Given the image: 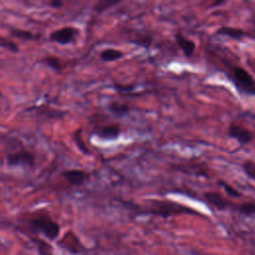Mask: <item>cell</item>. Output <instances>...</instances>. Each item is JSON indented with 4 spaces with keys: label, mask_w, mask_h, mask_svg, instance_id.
I'll list each match as a JSON object with an SVG mask.
<instances>
[{
    "label": "cell",
    "mask_w": 255,
    "mask_h": 255,
    "mask_svg": "<svg viewBox=\"0 0 255 255\" xmlns=\"http://www.w3.org/2000/svg\"><path fill=\"white\" fill-rule=\"evenodd\" d=\"M218 35L221 36H226L231 39L235 40H241L244 37H250L251 34L248 33L247 31H244L239 28H235V27H220L219 29L217 30Z\"/></svg>",
    "instance_id": "11"
},
{
    "label": "cell",
    "mask_w": 255,
    "mask_h": 255,
    "mask_svg": "<svg viewBox=\"0 0 255 255\" xmlns=\"http://www.w3.org/2000/svg\"><path fill=\"white\" fill-rule=\"evenodd\" d=\"M219 184L224 189V191L227 194V196H229L230 198H233V199H239V198H241L242 195H241L240 191H238L236 187H233L231 184L227 183L226 182L219 181Z\"/></svg>",
    "instance_id": "17"
},
{
    "label": "cell",
    "mask_w": 255,
    "mask_h": 255,
    "mask_svg": "<svg viewBox=\"0 0 255 255\" xmlns=\"http://www.w3.org/2000/svg\"><path fill=\"white\" fill-rule=\"evenodd\" d=\"M119 2L116 1V2H109V1H104V2H99L96 6H95V10L99 13H102L104 11H106L107 9L111 8L112 6L118 4Z\"/></svg>",
    "instance_id": "22"
},
{
    "label": "cell",
    "mask_w": 255,
    "mask_h": 255,
    "mask_svg": "<svg viewBox=\"0 0 255 255\" xmlns=\"http://www.w3.org/2000/svg\"><path fill=\"white\" fill-rule=\"evenodd\" d=\"M176 38V42L178 46L181 48V50L182 51L183 55L186 58H190L193 57V55L195 54L196 48H197V44L194 40H191L189 38H187L186 36H184L182 33L181 32H177L175 35Z\"/></svg>",
    "instance_id": "10"
},
{
    "label": "cell",
    "mask_w": 255,
    "mask_h": 255,
    "mask_svg": "<svg viewBox=\"0 0 255 255\" xmlns=\"http://www.w3.org/2000/svg\"><path fill=\"white\" fill-rule=\"evenodd\" d=\"M228 77L241 94L255 96V79L244 68L232 66L228 71Z\"/></svg>",
    "instance_id": "2"
},
{
    "label": "cell",
    "mask_w": 255,
    "mask_h": 255,
    "mask_svg": "<svg viewBox=\"0 0 255 255\" xmlns=\"http://www.w3.org/2000/svg\"><path fill=\"white\" fill-rule=\"evenodd\" d=\"M153 207L147 212L150 214L161 216L163 218L172 217L176 215H182V214H198L194 209H191L185 205L180 204L178 202L169 201V200H154Z\"/></svg>",
    "instance_id": "3"
},
{
    "label": "cell",
    "mask_w": 255,
    "mask_h": 255,
    "mask_svg": "<svg viewBox=\"0 0 255 255\" xmlns=\"http://www.w3.org/2000/svg\"><path fill=\"white\" fill-rule=\"evenodd\" d=\"M5 161L8 166L34 167L36 164V156L26 148H21V150L7 154Z\"/></svg>",
    "instance_id": "4"
},
{
    "label": "cell",
    "mask_w": 255,
    "mask_h": 255,
    "mask_svg": "<svg viewBox=\"0 0 255 255\" xmlns=\"http://www.w3.org/2000/svg\"><path fill=\"white\" fill-rule=\"evenodd\" d=\"M29 228L35 233H41L49 240H55L59 235L61 227L57 221H55L49 215L40 214L33 215L27 220Z\"/></svg>",
    "instance_id": "1"
},
{
    "label": "cell",
    "mask_w": 255,
    "mask_h": 255,
    "mask_svg": "<svg viewBox=\"0 0 255 255\" xmlns=\"http://www.w3.org/2000/svg\"><path fill=\"white\" fill-rule=\"evenodd\" d=\"M124 52L115 48H106L102 50L99 54L100 59L105 62V63H109V62H115L124 57Z\"/></svg>",
    "instance_id": "13"
},
{
    "label": "cell",
    "mask_w": 255,
    "mask_h": 255,
    "mask_svg": "<svg viewBox=\"0 0 255 255\" xmlns=\"http://www.w3.org/2000/svg\"><path fill=\"white\" fill-rule=\"evenodd\" d=\"M62 178L72 186H81L89 178V175L80 168L66 169L61 174Z\"/></svg>",
    "instance_id": "8"
},
{
    "label": "cell",
    "mask_w": 255,
    "mask_h": 255,
    "mask_svg": "<svg viewBox=\"0 0 255 255\" xmlns=\"http://www.w3.org/2000/svg\"><path fill=\"white\" fill-rule=\"evenodd\" d=\"M10 34L20 40H37L39 38L38 34H34L30 30L19 29V28H11Z\"/></svg>",
    "instance_id": "15"
},
{
    "label": "cell",
    "mask_w": 255,
    "mask_h": 255,
    "mask_svg": "<svg viewBox=\"0 0 255 255\" xmlns=\"http://www.w3.org/2000/svg\"><path fill=\"white\" fill-rule=\"evenodd\" d=\"M252 22H253V24H254V26H255V16L252 17Z\"/></svg>",
    "instance_id": "25"
},
{
    "label": "cell",
    "mask_w": 255,
    "mask_h": 255,
    "mask_svg": "<svg viewBox=\"0 0 255 255\" xmlns=\"http://www.w3.org/2000/svg\"><path fill=\"white\" fill-rule=\"evenodd\" d=\"M203 198L208 204L216 207L219 210H225L227 208L236 209L237 206L236 203L226 200L219 193H217V191H206V193L203 194Z\"/></svg>",
    "instance_id": "6"
},
{
    "label": "cell",
    "mask_w": 255,
    "mask_h": 255,
    "mask_svg": "<svg viewBox=\"0 0 255 255\" xmlns=\"http://www.w3.org/2000/svg\"><path fill=\"white\" fill-rule=\"evenodd\" d=\"M41 63H43L44 65L48 66L50 69L54 71H61L63 69V63L60 58L54 55H46L41 59Z\"/></svg>",
    "instance_id": "14"
},
{
    "label": "cell",
    "mask_w": 255,
    "mask_h": 255,
    "mask_svg": "<svg viewBox=\"0 0 255 255\" xmlns=\"http://www.w3.org/2000/svg\"><path fill=\"white\" fill-rule=\"evenodd\" d=\"M134 87H135V86H134L133 84H129V85H123V84H117V83L114 84V88H115L117 91L122 92V93H125V94L132 92V91L135 89Z\"/></svg>",
    "instance_id": "23"
},
{
    "label": "cell",
    "mask_w": 255,
    "mask_h": 255,
    "mask_svg": "<svg viewBox=\"0 0 255 255\" xmlns=\"http://www.w3.org/2000/svg\"><path fill=\"white\" fill-rule=\"evenodd\" d=\"M121 127L116 124L105 125L94 130V134L102 140H116L121 135Z\"/></svg>",
    "instance_id": "9"
},
{
    "label": "cell",
    "mask_w": 255,
    "mask_h": 255,
    "mask_svg": "<svg viewBox=\"0 0 255 255\" xmlns=\"http://www.w3.org/2000/svg\"><path fill=\"white\" fill-rule=\"evenodd\" d=\"M80 34V30L74 26H65L54 30L50 33L49 39L60 45H68L76 41Z\"/></svg>",
    "instance_id": "5"
},
{
    "label": "cell",
    "mask_w": 255,
    "mask_h": 255,
    "mask_svg": "<svg viewBox=\"0 0 255 255\" xmlns=\"http://www.w3.org/2000/svg\"><path fill=\"white\" fill-rule=\"evenodd\" d=\"M81 132H82V129H79V130H77V132L74 133V135H73L74 142H75L76 145L78 146L79 150H80L84 155H91V153H90V151H89V148H88L86 146H85V144H84V141H83Z\"/></svg>",
    "instance_id": "18"
},
{
    "label": "cell",
    "mask_w": 255,
    "mask_h": 255,
    "mask_svg": "<svg viewBox=\"0 0 255 255\" xmlns=\"http://www.w3.org/2000/svg\"><path fill=\"white\" fill-rule=\"evenodd\" d=\"M107 108H108L110 113H112L113 115H115L116 117H119V118L125 117L131 112V108L129 107V105L120 103V102H117V101L110 102L107 106Z\"/></svg>",
    "instance_id": "12"
},
{
    "label": "cell",
    "mask_w": 255,
    "mask_h": 255,
    "mask_svg": "<svg viewBox=\"0 0 255 255\" xmlns=\"http://www.w3.org/2000/svg\"><path fill=\"white\" fill-rule=\"evenodd\" d=\"M236 209L239 212V214L246 216V217L255 215V202L249 201V202H244L241 204H237Z\"/></svg>",
    "instance_id": "16"
},
{
    "label": "cell",
    "mask_w": 255,
    "mask_h": 255,
    "mask_svg": "<svg viewBox=\"0 0 255 255\" xmlns=\"http://www.w3.org/2000/svg\"><path fill=\"white\" fill-rule=\"evenodd\" d=\"M63 2L62 1H58V0H53V1H50L49 2V5L52 7V8H60L63 6Z\"/></svg>",
    "instance_id": "24"
},
{
    "label": "cell",
    "mask_w": 255,
    "mask_h": 255,
    "mask_svg": "<svg viewBox=\"0 0 255 255\" xmlns=\"http://www.w3.org/2000/svg\"><path fill=\"white\" fill-rule=\"evenodd\" d=\"M131 43L133 44H136L140 47H143V48H148L151 47L152 43H153V38L150 37V36H146V35H144L142 37H138V38H135V39H132L130 40Z\"/></svg>",
    "instance_id": "19"
},
{
    "label": "cell",
    "mask_w": 255,
    "mask_h": 255,
    "mask_svg": "<svg viewBox=\"0 0 255 255\" xmlns=\"http://www.w3.org/2000/svg\"><path fill=\"white\" fill-rule=\"evenodd\" d=\"M227 135L229 138L237 140L240 145H247L254 138L253 133L251 131L237 124H231L229 126Z\"/></svg>",
    "instance_id": "7"
},
{
    "label": "cell",
    "mask_w": 255,
    "mask_h": 255,
    "mask_svg": "<svg viewBox=\"0 0 255 255\" xmlns=\"http://www.w3.org/2000/svg\"><path fill=\"white\" fill-rule=\"evenodd\" d=\"M242 168L246 176L255 182V163L250 160H247L243 163Z\"/></svg>",
    "instance_id": "21"
},
{
    "label": "cell",
    "mask_w": 255,
    "mask_h": 255,
    "mask_svg": "<svg viewBox=\"0 0 255 255\" xmlns=\"http://www.w3.org/2000/svg\"><path fill=\"white\" fill-rule=\"evenodd\" d=\"M0 45H1L2 48L8 50L11 53H18L20 51V48L18 46V44L16 42H14L13 40H9L6 39L4 37H1V41H0Z\"/></svg>",
    "instance_id": "20"
}]
</instances>
